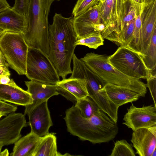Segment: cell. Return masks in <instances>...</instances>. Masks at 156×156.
Returning <instances> with one entry per match:
<instances>
[{
  "label": "cell",
  "instance_id": "11",
  "mask_svg": "<svg viewBox=\"0 0 156 156\" xmlns=\"http://www.w3.org/2000/svg\"><path fill=\"white\" fill-rule=\"evenodd\" d=\"M27 126L25 115L12 113L0 120V144L4 146L14 143L21 137L22 129Z\"/></svg>",
  "mask_w": 156,
  "mask_h": 156
},
{
  "label": "cell",
  "instance_id": "3",
  "mask_svg": "<svg viewBox=\"0 0 156 156\" xmlns=\"http://www.w3.org/2000/svg\"><path fill=\"white\" fill-rule=\"evenodd\" d=\"M53 0H30L27 16V29L23 34L29 47L49 57L48 15Z\"/></svg>",
  "mask_w": 156,
  "mask_h": 156
},
{
  "label": "cell",
  "instance_id": "36",
  "mask_svg": "<svg viewBox=\"0 0 156 156\" xmlns=\"http://www.w3.org/2000/svg\"><path fill=\"white\" fill-rule=\"evenodd\" d=\"M5 32V31L3 30L0 29V38Z\"/></svg>",
  "mask_w": 156,
  "mask_h": 156
},
{
  "label": "cell",
  "instance_id": "5",
  "mask_svg": "<svg viewBox=\"0 0 156 156\" xmlns=\"http://www.w3.org/2000/svg\"><path fill=\"white\" fill-rule=\"evenodd\" d=\"M132 0H105L99 2L102 23L105 27L101 32L103 38L118 45L123 20Z\"/></svg>",
  "mask_w": 156,
  "mask_h": 156
},
{
  "label": "cell",
  "instance_id": "28",
  "mask_svg": "<svg viewBox=\"0 0 156 156\" xmlns=\"http://www.w3.org/2000/svg\"><path fill=\"white\" fill-rule=\"evenodd\" d=\"M30 0H15L12 9L16 12L27 16Z\"/></svg>",
  "mask_w": 156,
  "mask_h": 156
},
{
  "label": "cell",
  "instance_id": "1",
  "mask_svg": "<svg viewBox=\"0 0 156 156\" xmlns=\"http://www.w3.org/2000/svg\"><path fill=\"white\" fill-rule=\"evenodd\" d=\"M73 20V17L55 13L48 26V58L62 79L72 73L71 63L77 40Z\"/></svg>",
  "mask_w": 156,
  "mask_h": 156
},
{
  "label": "cell",
  "instance_id": "38",
  "mask_svg": "<svg viewBox=\"0 0 156 156\" xmlns=\"http://www.w3.org/2000/svg\"><path fill=\"white\" fill-rule=\"evenodd\" d=\"M4 146L3 144H0V154L1 152L2 148Z\"/></svg>",
  "mask_w": 156,
  "mask_h": 156
},
{
  "label": "cell",
  "instance_id": "34",
  "mask_svg": "<svg viewBox=\"0 0 156 156\" xmlns=\"http://www.w3.org/2000/svg\"><path fill=\"white\" fill-rule=\"evenodd\" d=\"M9 155V150L7 149H5L2 151H1L0 156H8Z\"/></svg>",
  "mask_w": 156,
  "mask_h": 156
},
{
  "label": "cell",
  "instance_id": "16",
  "mask_svg": "<svg viewBox=\"0 0 156 156\" xmlns=\"http://www.w3.org/2000/svg\"><path fill=\"white\" fill-rule=\"evenodd\" d=\"M56 85L59 94L75 104L77 100L88 96L86 82L84 79L66 78L60 80Z\"/></svg>",
  "mask_w": 156,
  "mask_h": 156
},
{
  "label": "cell",
  "instance_id": "10",
  "mask_svg": "<svg viewBox=\"0 0 156 156\" xmlns=\"http://www.w3.org/2000/svg\"><path fill=\"white\" fill-rule=\"evenodd\" d=\"M127 111L122 124L133 131L156 125V107L154 105L138 108L132 104Z\"/></svg>",
  "mask_w": 156,
  "mask_h": 156
},
{
  "label": "cell",
  "instance_id": "32",
  "mask_svg": "<svg viewBox=\"0 0 156 156\" xmlns=\"http://www.w3.org/2000/svg\"><path fill=\"white\" fill-rule=\"evenodd\" d=\"M10 8L6 0H0V12Z\"/></svg>",
  "mask_w": 156,
  "mask_h": 156
},
{
  "label": "cell",
  "instance_id": "41",
  "mask_svg": "<svg viewBox=\"0 0 156 156\" xmlns=\"http://www.w3.org/2000/svg\"><path fill=\"white\" fill-rule=\"evenodd\" d=\"M99 2H101L102 3L105 2V0H98Z\"/></svg>",
  "mask_w": 156,
  "mask_h": 156
},
{
  "label": "cell",
  "instance_id": "8",
  "mask_svg": "<svg viewBox=\"0 0 156 156\" xmlns=\"http://www.w3.org/2000/svg\"><path fill=\"white\" fill-rule=\"evenodd\" d=\"M25 75L30 80L56 84L60 81L48 57L41 51L28 48Z\"/></svg>",
  "mask_w": 156,
  "mask_h": 156
},
{
  "label": "cell",
  "instance_id": "15",
  "mask_svg": "<svg viewBox=\"0 0 156 156\" xmlns=\"http://www.w3.org/2000/svg\"><path fill=\"white\" fill-rule=\"evenodd\" d=\"M27 91L31 95L32 104L25 106L24 115H25L35 107L55 95H59L56 84H52L31 80L25 82Z\"/></svg>",
  "mask_w": 156,
  "mask_h": 156
},
{
  "label": "cell",
  "instance_id": "19",
  "mask_svg": "<svg viewBox=\"0 0 156 156\" xmlns=\"http://www.w3.org/2000/svg\"><path fill=\"white\" fill-rule=\"evenodd\" d=\"M106 91L112 101L119 108L125 104L136 101L139 94L129 89L112 84H105Z\"/></svg>",
  "mask_w": 156,
  "mask_h": 156
},
{
  "label": "cell",
  "instance_id": "2",
  "mask_svg": "<svg viewBox=\"0 0 156 156\" xmlns=\"http://www.w3.org/2000/svg\"><path fill=\"white\" fill-rule=\"evenodd\" d=\"M64 119L67 130L80 140L95 144L107 143L117 134V122L99 109L90 118L83 117L79 109L73 105L66 110Z\"/></svg>",
  "mask_w": 156,
  "mask_h": 156
},
{
  "label": "cell",
  "instance_id": "12",
  "mask_svg": "<svg viewBox=\"0 0 156 156\" xmlns=\"http://www.w3.org/2000/svg\"><path fill=\"white\" fill-rule=\"evenodd\" d=\"M48 101L37 105L27 114L30 132L40 137L48 134L49 128L53 124L48 107Z\"/></svg>",
  "mask_w": 156,
  "mask_h": 156
},
{
  "label": "cell",
  "instance_id": "30",
  "mask_svg": "<svg viewBox=\"0 0 156 156\" xmlns=\"http://www.w3.org/2000/svg\"><path fill=\"white\" fill-rule=\"evenodd\" d=\"M0 84L9 85L15 87H19L12 79H11L10 76L7 75H0Z\"/></svg>",
  "mask_w": 156,
  "mask_h": 156
},
{
  "label": "cell",
  "instance_id": "22",
  "mask_svg": "<svg viewBox=\"0 0 156 156\" xmlns=\"http://www.w3.org/2000/svg\"><path fill=\"white\" fill-rule=\"evenodd\" d=\"M140 56L145 66L149 70H156V28L154 31L146 53Z\"/></svg>",
  "mask_w": 156,
  "mask_h": 156
},
{
  "label": "cell",
  "instance_id": "27",
  "mask_svg": "<svg viewBox=\"0 0 156 156\" xmlns=\"http://www.w3.org/2000/svg\"><path fill=\"white\" fill-rule=\"evenodd\" d=\"M147 80V87L150 90L153 99L154 105L156 107V72H150Z\"/></svg>",
  "mask_w": 156,
  "mask_h": 156
},
{
  "label": "cell",
  "instance_id": "31",
  "mask_svg": "<svg viewBox=\"0 0 156 156\" xmlns=\"http://www.w3.org/2000/svg\"><path fill=\"white\" fill-rule=\"evenodd\" d=\"M0 67L3 68L9 71V65L6 61L4 56L0 49Z\"/></svg>",
  "mask_w": 156,
  "mask_h": 156
},
{
  "label": "cell",
  "instance_id": "29",
  "mask_svg": "<svg viewBox=\"0 0 156 156\" xmlns=\"http://www.w3.org/2000/svg\"><path fill=\"white\" fill-rule=\"evenodd\" d=\"M17 109V106L0 100V113L7 115V114L14 112Z\"/></svg>",
  "mask_w": 156,
  "mask_h": 156
},
{
  "label": "cell",
  "instance_id": "21",
  "mask_svg": "<svg viewBox=\"0 0 156 156\" xmlns=\"http://www.w3.org/2000/svg\"><path fill=\"white\" fill-rule=\"evenodd\" d=\"M63 155L57 151L56 137L54 133L41 137L34 156H60Z\"/></svg>",
  "mask_w": 156,
  "mask_h": 156
},
{
  "label": "cell",
  "instance_id": "13",
  "mask_svg": "<svg viewBox=\"0 0 156 156\" xmlns=\"http://www.w3.org/2000/svg\"><path fill=\"white\" fill-rule=\"evenodd\" d=\"M131 142L140 156H151L156 148V125L133 131Z\"/></svg>",
  "mask_w": 156,
  "mask_h": 156
},
{
  "label": "cell",
  "instance_id": "18",
  "mask_svg": "<svg viewBox=\"0 0 156 156\" xmlns=\"http://www.w3.org/2000/svg\"><path fill=\"white\" fill-rule=\"evenodd\" d=\"M0 100L16 105L26 106L32 104L31 95L20 87L0 84Z\"/></svg>",
  "mask_w": 156,
  "mask_h": 156
},
{
  "label": "cell",
  "instance_id": "37",
  "mask_svg": "<svg viewBox=\"0 0 156 156\" xmlns=\"http://www.w3.org/2000/svg\"><path fill=\"white\" fill-rule=\"evenodd\" d=\"M156 156V148L152 152L151 156Z\"/></svg>",
  "mask_w": 156,
  "mask_h": 156
},
{
  "label": "cell",
  "instance_id": "39",
  "mask_svg": "<svg viewBox=\"0 0 156 156\" xmlns=\"http://www.w3.org/2000/svg\"><path fill=\"white\" fill-rule=\"evenodd\" d=\"M153 0H144V3H146L150 2Z\"/></svg>",
  "mask_w": 156,
  "mask_h": 156
},
{
  "label": "cell",
  "instance_id": "17",
  "mask_svg": "<svg viewBox=\"0 0 156 156\" xmlns=\"http://www.w3.org/2000/svg\"><path fill=\"white\" fill-rule=\"evenodd\" d=\"M27 26V16L18 13L12 8L0 12V29L5 32L23 34Z\"/></svg>",
  "mask_w": 156,
  "mask_h": 156
},
{
  "label": "cell",
  "instance_id": "33",
  "mask_svg": "<svg viewBox=\"0 0 156 156\" xmlns=\"http://www.w3.org/2000/svg\"><path fill=\"white\" fill-rule=\"evenodd\" d=\"M7 75L10 76V73L9 71H7L0 67V75Z\"/></svg>",
  "mask_w": 156,
  "mask_h": 156
},
{
  "label": "cell",
  "instance_id": "26",
  "mask_svg": "<svg viewBox=\"0 0 156 156\" xmlns=\"http://www.w3.org/2000/svg\"><path fill=\"white\" fill-rule=\"evenodd\" d=\"M98 2V0H78L73 11V16L75 17L82 14Z\"/></svg>",
  "mask_w": 156,
  "mask_h": 156
},
{
  "label": "cell",
  "instance_id": "42",
  "mask_svg": "<svg viewBox=\"0 0 156 156\" xmlns=\"http://www.w3.org/2000/svg\"><path fill=\"white\" fill-rule=\"evenodd\" d=\"M53 1H54V0H56V1H60V0H53Z\"/></svg>",
  "mask_w": 156,
  "mask_h": 156
},
{
  "label": "cell",
  "instance_id": "25",
  "mask_svg": "<svg viewBox=\"0 0 156 156\" xmlns=\"http://www.w3.org/2000/svg\"><path fill=\"white\" fill-rule=\"evenodd\" d=\"M104 39L101 32H98L86 37L77 40L75 43V46L83 45L89 48L96 49L103 45Z\"/></svg>",
  "mask_w": 156,
  "mask_h": 156
},
{
  "label": "cell",
  "instance_id": "9",
  "mask_svg": "<svg viewBox=\"0 0 156 156\" xmlns=\"http://www.w3.org/2000/svg\"><path fill=\"white\" fill-rule=\"evenodd\" d=\"M73 23L77 40L101 32L105 26L102 23L98 3L82 14L73 17Z\"/></svg>",
  "mask_w": 156,
  "mask_h": 156
},
{
  "label": "cell",
  "instance_id": "40",
  "mask_svg": "<svg viewBox=\"0 0 156 156\" xmlns=\"http://www.w3.org/2000/svg\"><path fill=\"white\" fill-rule=\"evenodd\" d=\"M7 115H5L4 114H3V113H0V118L2 117V116H6Z\"/></svg>",
  "mask_w": 156,
  "mask_h": 156
},
{
  "label": "cell",
  "instance_id": "14",
  "mask_svg": "<svg viewBox=\"0 0 156 156\" xmlns=\"http://www.w3.org/2000/svg\"><path fill=\"white\" fill-rule=\"evenodd\" d=\"M142 54L146 53L156 28V0L144 3L140 15Z\"/></svg>",
  "mask_w": 156,
  "mask_h": 156
},
{
  "label": "cell",
  "instance_id": "35",
  "mask_svg": "<svg viewBox=\"0 0 156 156\" xmlns=\"http://www.w3.org/2000/svg\"><path fill=\"white\" fill-rule=\"evenodd\" d=\"M134 2L140 4H143L144 2V0H133Z\"/></svg>",
  "mask_w": 156,
  "mask_h": 156
},
{
  "label": "cell",
  "instance_id": "24",
  "mask_svg": "<svg viewBox=\"0 0 156 156\" xmlns=\"http://www.w3.org/2000/svg\"><path fill=\"white\" fill-rule=\"evenodd\" d=\"M132 145L125 140L116 141L110 156H135Z\"/></svg>",
  "mask_w": 156,
  "mask_h": 156
},
{
  "label": "cell",
  "instance_id": "6",
  "mask_svg": "<svg viewBox=\"0 0 156 156\" xmlns=\"http://www.w3.org/2000/svg\"><path fill=\"white\" fill-rule=\"evenodd\" d=\"M28 48L22 33L5 32L0 38V49L9 66L19 75L26 74Z\"/></svg>",
  "mask_w": 156,
  "mask_h": 156
},
{
  "label": "cell",
  "instance_id": "4",
  "mask_svg": "<svg viewBox=\"0 0 156 156\" xmlns=\"http://www.w3.org/2000/svg\"><path fill=\"white\" fill-rule=\"evenodd\" d=\"M108 56L94 52L87 53L80 59L98 76L106 83L126 88L144 97L146 84L140 79L127 76L115 68L108 61Z\"/></svg>",
  "mask_w": 156,
  "mask_h": 156
},
{
  "label": "cell",
  "instance_id": "7",
  "mask_svg": "<svg viewBox=\"0 0 156 156\" xmlns=\"http://www.w3.org/2000/svg\"><path fill=\"white\" fill-rule=\"evenodd\" d=\"M108 61L120 72L131 77L147 79L150 74L140 55L124 46H120L113 54L108 56Z\"/></svg>",
  "mask_w": 156,
  "mask_h": 156
},
{
  "label": "cell",
  "instance_id": "20",
  "mask_svg": "<svg viewBox=\"0 0 156 156\" xmlns=\"http://www.w3.org/2000/svg\"><path fill=\"white\" fill-rule=\"evenodd\" d=\"M41 138L30 132L14 143L11 156H34Z\"/></svg>",
  "mask_w": 156,
  "mask_h": 156
},
{
  "label": "cell",
  "instance_id": "23",
  "mask_svg": "<svg viewBox=\"0 0 156 156\" xmlns=\"http://www.w3.org/2000/svg\"><path fill=\"white\" fill-rule=\"evenodd\" d=\"M75 105L79 109L81 115L87 118L92 116L99 109L95 103L88 96L77 100Z\"/></svg>",
  "mask_w": 156,
  "mask_h": 156
}]
</instances>
